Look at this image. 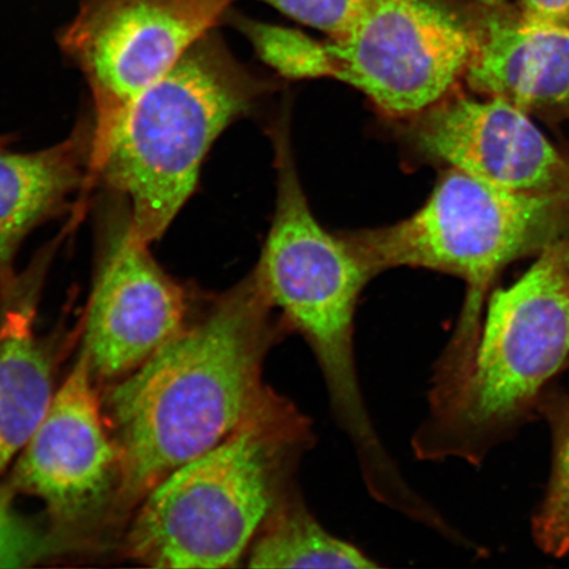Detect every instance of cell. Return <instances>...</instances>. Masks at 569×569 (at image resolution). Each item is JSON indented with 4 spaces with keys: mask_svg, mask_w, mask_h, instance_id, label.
Here are the masks:
<instances>
[{
    "mask_svg": "<svg viewBox=\"0 0 569 569\" xmlns=\"http://www.w3.org/2000/svg\"><path fill=\"white\" fill-rule=\"evenodd\" d=\"M568 233V198L516 193L452 168L415 216L346 241L372 276L412 267L466 281L465 309L439 361L430 395L432 402L443 403L471 369L483 298L498 273Z\"/></svg>",
    "mask_w": 569,
    "mask_h": 569,
    "instance_id": "obj_3",
    "label": "cell"
},
{
    "mask_svg": "<svg viewBox=\"0 0 569 569\" xmlns=\"http://www.w3.org/2000/svg\"><path fill=\"white\" fill-rule=\"evenodd\" d=\"M248 567L366 569L377 563L326 531L293 488L276 505L249 547Z\"/></svg>",
    "mask_w": 569,
    "mask_h": 569,
    "instance_id": "obj_15",
    "label": "cell"
},
{
    "mask_svg": "<svg viewBox=\"0 0 569 569\" xmlns=\"http://www.w3.org/2000/svg\"><path fill=\"white\" fill-rule=\"evenodd\" d=\"M94 379L82 350L13 468V486L44 501L61 525L83 521L118 496L120 450Z\"/></svg>",
    "mask_w": 569,
    "mask_h": 569,
    "instance_id": "obj_10",
    "label": "cell"
},
{
    "mask_svg": "<svg viewBox=\"0 0 569 569\" xmlns=\"http://www.w3.org/2000/svg\"><path fill=\"white\" fill-rule=\"evenodd\" d=\"M94 120L70 137L30 153L0 151V298L19 289L16 258L28 234L60 216L91 177Z\"/></svg>",
    "mask_w": 569,
    "mask_h": 569,
    "instance_id": "obj_13",
    "label": "cell"
},
{
    "mask_svg": "<svg viewBox=\"0 0 569 569\" xmlns=\"http://www.w3.org/2000/svg\"><path fill=\"white\" fill-rule=\"evenodd\" d=\"M3 302L0 318V475L19 457L51 408V358L33 330L32 291Z\"/></svg>",
    "mask_w": 569,
    "mask_h": 569,
    "instance_id": "obj_14",
    "label": "cell"
},
{
    "mask_svg": "<svg viewBox=\"0 0 569 569\" xmlns=\"http://www.w3.org/2000/svg\"><path fill=\"white\" fill-rule=\"evenodd\" d=\"M252 96L251 81L210 32L94 142L92 180L123 199L147 243L168 231L194 193L213 141Z\"/></svg>",
    "mask_w": 569,
    "mask_h": 569,
    "instance_id": "obj_4",
    "label": "cell"
},
{
    "mask_svg": "<svg viewBox=\"0 0 569 569\" xmlns=\"http://www.w3.org/2000/svg\"><path fill=\"white\" fill-rule=\"evenodd\" d=\"M300 23L316 28L331 40L346 38L368 0H261Z\"/></svg>",
    "mask_w": 569,
    "mask_h": 569,
    "instance_id": "obj_19",
    "label": "cell"
},
{
    "mask_svg": "<svg viewBox=\"0 0 569 569\" xmlns=\"http://www.w3.org/2000/svg\"><path fill=\"white\" fill-rule=\"evenodd\" d=\"M327 77L396 117L431 109L466 76L471 20L436 0H368L346 38L326 42Z\"/></svg>",
    "mask_w": 569,
    "mask_h": 569,
    "instance_id": "obj_7",
    "label": "cell"
},
{
    "mask_svg": "<svg viewBox=\"0 0 569 569\" xmlns=\"http://www.w3.org/2000/svg\"><path fill=\"white\" fill-rule=\"evenodd\" d=\"M518 12L526 20L569 24V0H519Z\"/></svg>",
    "mask_w": 569,
    "mask_h": 569,
    "instance_id": "obj_20",
    "label": "cell"
},
{
    "mask_svg": "<svg viewBox=\"0 0 569 569\" xmlns=\"http://www.w3.org/2000/svg\"><path fill=\"white\" fill-rule=\"evenodd\" d=\"M234 0H82L60 33L92 97L94 141L210 33Z\"/></svg>",
    "mask_w": 569,
    "mask_h": 569,
    "instance_id": "obj_8",
    "label": "cell"
},
{
    "mask_svg": "<svg viewBox=\"0 0 569 569\" xmlns=\"http://www.w3.org/2000/svg\"><path fill=\"white\" fill-rule=\"evenodd\" d=\"M568 366L569 233L543 248L511 287L495 291L467 379L417 432L419 458L479 465L538 410Z\"/></svg>",
    "mask_w": 569,
    "mask_h": 569,
    "instance_id": "obj_5",
    "label": "cell"
},
{
    "mask_svg": "<svg viewBox=\"0 0 569 569\" xmlns=\"http://www.w3.org/2000/svg\"><path fill=\"white\" fill-rule=\"evenodd\" d=\"M471 23L469 88L530 116L569 119V24L526 20L497 0H482Z\"/></svg>",
    "mask_w": 569,
    "mask_h": 569,
    "instance_id": "obj_12",
    "label": "cell"
},
{
    "mask_svg": "<svg viewBox=\"0 0 569 569\" xmlns=\"http://www.w3.org/2000/svg\"><path fill=\"white\" fill-rule=\"evenodd\" d=\"M309 422L274 395L211 451L170 472L140 501L127 550L156 568L237 567L311 442Z\"/></svg>",
    "mask_w": 569,
    "mask_h": 569,
    "instance_id": "obj_2",
    "label": "cell"
},
{
    "mask_svg": "<svg viewBox=\"0 0 569 569\" xmlns=\"http://www.w3.org/2000/svg\"><path fill=\"white\" fill-rule=\"evenodd\" d=\"M569 367V366H568Z\"/></svg>",
    "mask_w": 569,
    "mask_h": 569,
    "instance_id": "obj_21",
    "label": "cell"
},
{
    "mask_svg": "<svg viewBox=\"0 0 569 569\" xmlns=\"http://www.w3.org/2000/svg\"><path fill=\"white\" fill-rule=\"evenodd\" d=\"M98 243L82 350L92 375L120 380L183 330L188 296L156 261L116 194L102 210Z\"/></svg>",
    "mask_w": 569,
    "mask_h": 569,
    "instance_id": "obj_9",
    "label": "cell"
},
{
    "mask_svg": "<svg viewBox=\"0 0 569 569\" xmlns=\"http://www.w3.org/2000/svg\"><path fill=\"white\" fill-rule=\"evenodd\" d=\"M239 24L261 59L281 74L293 78L327 77L326 42L289 28L243 20Z\"/></svg>",
    "mask_w": 569,
    "mask_h": 569,
    "instance_id": "obj_17",
    "label": "cell"
},
{
    "mask_svg": "<svg viewBox=\"0 0 569 569\" xmlns=\"http://www.w3.org/2000/svg\"><path fill=\"white\" fill-rule=\"evenodd\" d=\"M281 153L273 224L254 273L283 322L315 352L339 425L361 436L372 421L356 371L353 318L372 274L346 240L318 223L288 149Z\"/></svg>",
    "mask_w": 569,
    "mask_h": 569,
    "instance_id": "obj_6",
    "label": "cell"
},
{
    "mask_svg": "<svg viewBox=\"0 0 569 569\" xmlns=\"http://www.w3.org/2000/svg\"><path fill=\"white\" fill-rule=\"evenodd\" d=\"M53 549V539L21 517L9 490L0 488V568L31 567Z\"/></svg>",
    "mask_w": 569,
    "mask_h": 569,
    "instance_id": "obj_18",
    "label": "cell"
},
{
    "mask_svg": "<svg viewBox=\"0 0 569 569\" xmlns=\"http://www.w3.org/2000/svg\"><path fill=\"white\" fill-rule=\"evenodd\" d=\"M538 410L551 426L553 461L545 500L532 518V536L540 550L560 558L569 552V396L546 390Z\"/></svg>",
    "mask_w": 569,
    "mask_h": 569,
    "instance_id": "obj_16",
    "label": "cell"
},
{
    "mask_svg": "<svg viewBox=\"0 0 569 569\" xmlns=\"http://www.w3.org/2000/svg\"><path fill=\"white\" fill-rule=\"evenodd\" d=\"M419 147L453 169L516 193L569 199V161L530 113L497 97H457L432 106Z\"/></svg>",
    "mask_w": 569,
    "mask_h": 569,
    "instance_id": "obj_11",
    "label": "cell"
},
{
    "mask_svg": "<svg viewBox=\"0 0 569 569\" xmlns=\"http://www.w3.org/2000/svg\"><path fill=\"white\" fill-rule=\"evenodd\" d=\"M274 309L253 272L111 388L104 411L120 450V507L140 503L272 400L262 371L270 348L289 331Z\"/></svg>",
    "mask_w": 569,
    "mask_h": 569,
    "instance_id": "obj_1",
    "label": "cell"
}]
</instances>
